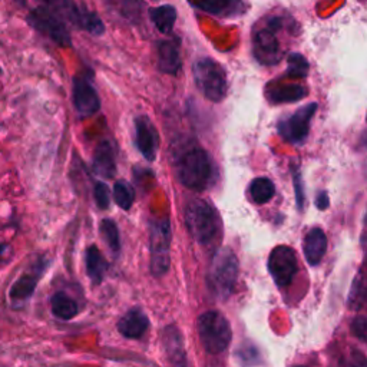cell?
<instances>
[{
    "mask_svg": "<svg viewBox=\"0 0 367 367\" xmlns=\"http://www.w3.org/2000/svg\"><path fill=\"white\" fill-rule=\"evenodd\" d=\"M176 176L186 188L193 191L207 190L214 179V164L205 149L190 145L181 149L175 159Z\"/></svg>",
    "mask_w": 367,
    "mask_h": 367,
    "instance_id": "6da1fadb",
    "label": "cell"
},
{
    "mask_svg": "<svg viewBox=\"0 0 367 367\" xmlns=\"http://www.w3.org/2000/svg\"><path fill=\"white\" fill-rule=\"evenodd\" d=\"M186 224L190 235L200 244H210L220 231L217 211L204 200L196 198L186 208Z\"/></svg>",
    "mask_w": 367,
    "mask_h": 367,
    "instance_id": "7a4b0ae2",
    "label": "cell"
},
{
    "mask_svg": "<svg viewBox=\"0 0 367 367\" xmlns=\"http://www.w3.org/2000/svg\"><path fill=\"white\" fill-rule=\"evenodd\" d=\"M238 278V260L232 250L224 247L220 249L210 264L208 270V287L220 297L227 298L231 295Z\"/></svg>",
    "mask_w": 367,
    "mask_h": 367,
    "instance_id": "3957f363",
    "label": "cell"
},
{
    "mask_svg": "<svg viewBox=\"0 0 367 367\" xmlns=\"http://www.w3.org/2000/svg\"><path fill=\"white\" fill-rule=\"evenodd\" d=\"M198 336L210 354H220L231 343V326L224 315L215 310L205 312L198 319Z\"/></svg>",
    "mask_w": 367,
    "mask_h": 367,
    "instance_id": "277c9868",
    "label": "cell"
},
{
    "mask_svg": "<svg viewBox=\"0 0 367 367\" xmlns=\"http://www.w3.org/2000/svg\"><path fill=\"white\" fill-rule=\"evenodd\" d=\"M194 79L201 94L211 102H221L227 95V77L220 64L210 57L194 65Z\"/></svg>",
    "mask_w": 367,
    "mask_h": 367,
    "instance_id": "5b68a950",
    "label": "cell"
},
{
    "mask_svg": "<svg viewBox=\"0 0 367 367\" xmlns=\"http://www.w3.org/2000/svg\"><path fill=\"white\" fill-rule=\"evenodd\" d=\"M149 239L151 273L155 277H162L168 273L171 263V224L168 218L152 221Z\"/></svg>",
    "mask_w": 367,
    "mask_h": 367,
    "instance_id": "8992f818",
    "label": "cell"
},
{
    "mask_svg": "<svg viewBox=\"0 0 367 367\" xmlns=\"http://www.w3.org/2000/svg\"><path fill=\"white\" fill-rule=\"evenodd\" d=\"M316 111L317 103H309L298 108L291 116L280 120L278 134L288 142H303L310 132V122Z\"/></svg>",
    "mask_w": 367,
    "mask_h": 367,
    "instance_id": "52a82bcc",
    "label": "cell"
},
{
    "mask_svg": "<svg viewBox=\"0 0 367 367\" xmlns=\"http://www.w3.org/2000/svg\"><path fill=\"white\" fill-rule=\"evenodd\" d=\"M297 270V257L291 247L278 246L270 253L269 271L278 287L290 286Z\"/></svg>",
    "mask_w": 367,
    "mask_h": 367,
    "instance_id": "ba28073f",
    "label": "cell"
},
{
    "mask_svg": "<svg viewBox=\"0 0 367 367\" xmlns=\"http://www.w3.org/2000/svg\"><path fill=\"white\" fill-rule=\"evenodd\" d=\"M29 22L39 32L49 36L60 46H71V35L65 25L59 21L56 15H53L46 8H39L33 11L29 16Z\"/></svg>",
    "mask_w": 367,
    "mask_h": 367,
    "instance_id": "9c48e42d",
    "label": "cell"
},
{
    "mask_svg": "<svg viewBox=\"0 0 367 367\" xmlns=\"http://www.w3.org/2000/svg\"><path fill=\"white\" fill-rule=\"evenodd\" d=\"M74 106L78 115L84 118L92 116L101 109L99 95L86 75L74 79Z\"/></svg>",
    "mask_w": 367,
    "mask_h": 367,
    "instance_id": "30bf717a",
    "label": "cell"
},
{
    "mask_svg": "<svg viewBox=\"0 0 367 367\" xmlns=\"http://www.w3.org/2000/svg\"><path fill=\"white\" fill-rule=\"evenodd\" d=\"M135 145L147 161H155L159 147V137L157 128L147 115H140L135 118Z\"/></svg>",
    "mask_w": 367,
    "mask_h": 367,
    "instance_id": "8fae6325",
    "label": "cell"
},
{
    "mask_svg": "<svg viewBox=\"0 0 367 367\" xmlns=\"http://www.w3.org/2000/svg\"><path fill=\"white\" fill-rule=\"evenodd\" d=\"M253 52L261 65H276L280 57V45L276 38V32L269 26L256 32L253 39Z\"/></svg>",
    "mask_w": 367,
    "mask_h": 367,
    "instance_id": "7c38bea8",
    "label": "cell"
},
{
    "mask_svg": "<svg viewBox=\"0 0 367 367\" xmlns=\"http://www.w3.org/2000/svg\"><path fill=\"white\" fill-rule=\"evenodd\" d=\"M303 252L305 261L310 266H317L327 252V237L322 228H313L304 238Z\"/></svg>",
    "mask_w": 367,
    "mask_h": 367,
    "instance_id": "4fadbf2b",
    "label": "cell"
},
{
    "mask_svg": "<svg viewBox=\"0 0 367 367\" xmlns=\"http://www.w3.org/2000/svg\"><path fill=\"white\" fill-rule=\"evenodd\" d=\"M149 327L147 315L140 309H131L118 322L119 333L127 339H141Z\"/></svg>",
    "mask_w": 367,
    "mask_h": 367,
    "instance_id": "5bb4252c",
    "label": "cell"
},
{
    "mask_svg": "<svg viewBox=\"0 0 367 367\" xmlns=\"http://www.w3.org/2000/svg\"><path fill=\"white\" fill-rule=\"evenodd\" d=\"M162 344L165 354L171 364H187V354L184 349V340L181 332L175 326H168L162 333Z\"/></svg>",
    "mask_w": 367,
    "mask_h": 367,
    "instance_id": "9a60e30c",
    "label": "cell"
},
{
    "mask_svg": "<svg viewBox=\"0 0 367 367\" xmlns=\"http://www.w3.org/2000/svg\"><path fill=\"white\" fill-rule=\"evenodd\" d=\"M94 171L96 175L102 178H113L116 172V161L115 152L108 141H102L98 144L94 152Z\"/></svg>",
    "mask_w": 367,
    "mask_h": 367,
    "instance_id": "2e32d148",
    "label": "cell"
},
{
    "mask_svg": "<svg viewBox=\"0 0 367 367\" xmlns=\"http://www.w3.org/2000/svg\"><path fill=\"white\" fill-rule=\"evenodd\" d=\"M158 68L168 75H176L181 69V57L178 43L174 40H162L158 45Z\"/></svg>",
    "mask_w": 367,
    "mask_h": 367,
    "instance_id": "e0dca14e",
    "label": "cell"
},
{
    "mask_svg": "<svg viewBox=\"0 0 367 367\" xmlns=\"http://www.w3.org/2000/svg\"><path fill=\"white\" fill-rule=\"evenodd\" d=\"M42 273L43 271L40 270V266H39L35 273H26L13 283V286L9 291V297L13 304L23 303L32 297V294L36 290L38 281L42 277Z\"/></svg>",
    "mask_w": 367,
    "mask_h": 367,
    "instance_id": "ac0fdd59",
    "label": "cell"
},
{
    "mask_svg": "<svg viewBox=\"0 0 367 367\" xmlns=\"http://www.w3.org/2000/svg\"><path fill=\"white\" fill-rule=\"evenodd\" d=\"M67 15L77 26H79L84 30H88L92 35H102L105 30L102 21L88 9L78 8L77 5H69Z\"/></svg>",
    "mask_w": 367,
    "mask_h": 367,
    "instance_id": "d6986e66",
    "label": "cell"
},
{
    "mask_svg": "<svg viewBox=\"0 0 367 367\" xmlns=\"http://www.w3.org/2000/svg\"><path fill=\"white\" fill-rule=\"evenodd\" d=\"M85 263H86V273L91 281L94 284H101L109 269V264L96 246H91L86 250Z\"/></svg>",
    "mask_w": 367,
    "mask_h": 367,
    "instance_id": "ffe728a7",
    "label": "cell"
},
{
    "mask_svg": "<svg viewBox=\"0 0 367 367\" xmlns=\"http://www.w3.org/2000/svg\"><path fill=\"white\" fill-rule=\"evenodd\" d=\"M52 313L60 320H72L78 315V304L64 291H57L50 298Z\"/></svg>",
    "mask_w": 367,
    "mask_h": 367,
    "instance_id": "44dd1931",
    "label": "cell"
},
{
    "mask_svg": "<svg viewBox=\"0 0 367 367\" xmlns=\"http://www.w3.org/2000/svg\"><path fill=\"white\" fill-rule=\"evenodd\" d=\"M109 9L130 22L140 21L142 15V4L140 0H105Z\"/></svg>",
    "mask_w": 367,
    "mask_h": 367,
    "instance_id": "7402d4cb",
    "label": "cell"
},
{
    "mask_svg": "<svg viewBox=\"0 0 367 367\" xmlns=\"http://www.w3.org/2000/svg\"><path fill=\"white\" fill-rule=\"evenodd\" d=\"M307 96V91L301 85H284L269 92V99L274 103L298 102Z\"/></svg>",
    "mask_w": 367,
    "mask_h": 367,
    "instance_id": "603a6c76",
    "label": "cell"
},
{
    "mask_svg": "<svg viewBox=\"0 0 367 367\" xmlns=\"http://www.w3.org/2000/svg\"><path fill=\"white\" fill-rule=\"evenodd\" d=\"M151 19L161 33H169L176 21V11L169 5L159 6L151 11Z\"/></svg>",
    "mask_w": 367,
    "mask_h": 367,
    "instance_id": "cb8c5ba5",
    "label": "cell"
},
{
    "mask_svg": "<svg viewBox=\"0 0 367 367\" xmlns=\"http://www.w3.org/2000/svg\"><path fill=\"white\" fill-rule=\"evenodd\" d=\"M276 194L274 184L269 178H256L250 186V196L256 204H267Z\"/></svg>",
    "mask_w": 367,
    "mask_h": 367,
    "instance_id": "d4e9b609",
    "label": "cell"
},
{
    "mask_svg": "<svg viewBox=\"0 0 367 367\" xmlns=\"http://www.w3.org/2000/svg\"><path fill=\"white\" fill-rule=\"evenodd\" d=\"M113 198L118 207L128 211L135 201V193L131 184H128L125 179L116 181L113 187Z\"/></svg>",
    "mask_w": 367,
    "mask_h": 367,
    "instance_id": "484cf974",
    "label": "cell"
},
{
    "mask_svg": "<svg viewBox=\"0 0 367 367\" xmlns=\"http://www.w3.org/2000/svg\"><path fill=\"white\" fill-rule=\"evenodd\" d=\"M288 69H287V75L293 79H304L307 78L309 75V69L310 65L307 62V59H305L303 55L300 53H291L288 56Z\"/></svg>",
    "mask_w": 367,
    "mask_h": 367,
    "instance_id": "4316f807",
    "label": "cell"
},
{
    "mask_svg": "<svg viewBox=\"0 0 367 367\" xmlns=\"http://www.w3.org/2000/svg\"><path fill=\"white\" fill-rule=\"evenodd\" d=\"M101 234L106 242V246L116 256L120 252V237L118 225L112 220H103L101 222Z\"/></svg>",
    "mask_w": 367,
    "mask_h": 367,
    "instance_id": "83f0119b",
    "label": "cell"
},
{
    "mask_svg": "<svg viewBox=\"0 0 367 367\" xmlns=\"http://www.w3.org/2000/svg\"><path fill=\"white\" fill-rule=\"evenodd\" d=\"M237 0H201L200 8L213 15H228L234 11Z\"/></svg>",
    "mask_w": 367,
    "mask_h": 367,
    "instance_id": "f1b7e54d",
    "label": "cell"
},
{
    "mask_svg": "<svg viewBox=\"0 0 367 367\" xmlns=\"http://www.w3.org/2000/svg\"><path fill=\"white\" fill-rule=\"evenodd\" d=\"M94 197L95 203L101 210H106L109 207V188L106 187V184L103 182H96L94 187Z\"/></svg>",
    "mask_w": 367,
    "mask_h": 367,
    "instance_id": "f546056e",
    "label": "cell"
},
{
    "mask_svg": "<svg viewBox=\"0 0 367 367\" xmlns=\"http://www.w3.org/2000/svg\"><path fill=\"white\" fill-rule=\"evenodd\" d=\"M351 333L361 341L367 343V316L356 317L351 322Z\"/></svg>",
    "mask_w": 367,
    "mask_h": 367,
    "instance_id": "4dcf8cb0",
    "label": "cell"
},
{
    "mask_svg": "<svg viewBox=\"0 0 367 367\" xmlns=\"http://www.w3.org/2000/svg\"><path fill=\"white\" fill-rule=\"evenodd\" d=\"M293 181H294V191H295V201H297V207L300 210H303L304 207V190H303V179H301V174L298 171L293 172Z\"/></svg>",
    "mask_w": 367,
    "mask_h": 367,
    "instance_id": "1f68e13d",
    "label": "cell"
},
{
    "mask_svg": "<svg viewBox=\"0 0 367 367\" xmlns=\"http://www.w3.org/2000/svg\"><path fill=\"white\" fill-rule=\"evenodd\" d=\"M39 4L45 5L46 8H53V9H57V11H68L69 8V4L67 2V0H38Z\"/></svg>",
    "mask_w": 367,
    "mask_h": 367,
    "instance_id": "d6a6232c",
    "label": "cell"
},
{
    "mask_svg": "<svg viewBox=\"0 0 367 367\" xmlns=\"http://www.w3.org/2000/svg\"><path fill=\"white\" fill-rule=\"evenodd\" d=\"M329 204H330V200H329V196H327V193H320L319 196H317V198H316V207L319 208V210H327L329 208Z\"/></svg>",
    "mask_w": 367,
    "mask_h": 367,
    "instance_id": "836d02e7",
    "label": "cell"
},
{
    "mask_svg": "<svg viewBox=\"0 0 367 367\" xmlns=\"http://www.w3.org/2000/svg\"><path fill=\"white\" fill-rule=\"evenodd\" d=\"M9 252V246H6V244H0V264H5L8 261V256L11 254Z\"/></svg>",
    "mask_w": 367,
    "mask_h": 367,
    "instance_id": "e575fe53",
    "label": "cell"
},
{
    "mask_svg": "<svg viewBox=\"0 0 367 367\" xmlns=\"http://www.w3.org/2000/svg\"><path fill=\"white\" fill-rule=\"evenodd\" d=\"M366 225H367V214H366Z\"/></svg>",
    "mask_w": 367,
    "mask_h": 367,
    "instance_id": "d590c367",
    "label": "cell"
}]
</instances>
